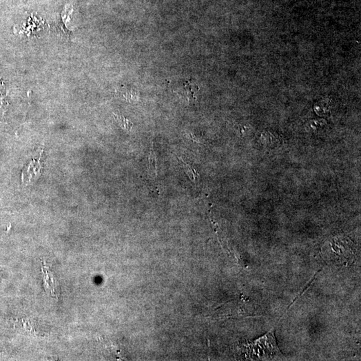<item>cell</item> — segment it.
<instances>
[{
  "label": "cell",
  "instance_id": "cell-4",
  "mask_svg": "<svg viewBox=\"0 0 361 361\" xmlns=\"http://www.w3.org/2000/svg\"><path fill=\"white\" fill-rule=\"evenodd\" d=\"M149 174L153 176H157L156 155V153H155L154 144L153 143L149 157Z\"/></svg>",
  "mask_w": 361,
  "mask_h": 361
},
{
  "label": "cell",
  "instance_id": "cell-3",
  "mask_svg": "<svg viewBox=\"0 0 361 361\" xmlns=\"http://www.w3.org/2000/svg\"><path fill=\"white\" fill-rule=\"evenodd\" d=\"M178 159L180 162L182 163L186 174L187 175V176L189 177L193 182L197 184L199 180V176L196 169H194L189 164L185 163L180 157H178Z\"/></svg>",
  "mask_w": 361,
  "mask_h": 361
},
{
  "label": "cell",
  "instance_id": "cell-5",
  "mask_svg": "<svg viewBox=\"0 0 361 361\" xmlns=\"http://www.w3.org/2000/svg\"><path fill=\"white\" fill-rule=\"evenodd\" d=\"M115 118L116 119V120L118 121V123L120 124L121 127H123L124 129L130 130L132 126H134V124H132L131 122L124 118L123 117L115 115Z\"/></svg>",
  "mask_w": 361,
  "mask_h": 361
},
{
  "label": "cell",
  "instance_id": "cell-2",
  "mask_svg": "<svg viewBox=\"0 0 361 361\" xmlns=\"http://www.w3.org/2000/svg\"><path fill=\"white\" fill-rule=\"evenodd\" d=\"M43 272L44 287H45L46 292L53 297H59L60 294H61V290H60V286L56 277L54 276V274L46 265L43 267Z\"/></svg>",
  "mask_w": 361,
  "mask_h": 361
},
{
  "label": "cell",
  "instance_id": "cell-1",
  "mask_svg": "<svg viewBox=\"0 0 361 361\" xmlns=\"http://www.w3.org/2000/svg\"><path fill=\"white\" fill-rule=\"evenodd\" d=\"M245 350L248 357L251 359L272 360L283 357L272 331L253 343H248Z\"/></svg>",
  "mask_w": 361,
  "mask_h": 361
},
{
  "label": "cell",
  "instance_id": "cell-6",
  "mask_svg": "<svg viewBox=\"0 0 361 361\" xmlns=\"http://www.w3.org/2000/svg\"><path fill=\"white\" fill-rule=\"evenodd\" d=\"M185 135L188 139H191L193 141L197 142V143H200L201 142L200 139H199V137H198V135L196 134L187 132L185 134Z\"/></svg>",
  "mask_w": 361,
  "mask_h": 361
}]
</instances>
